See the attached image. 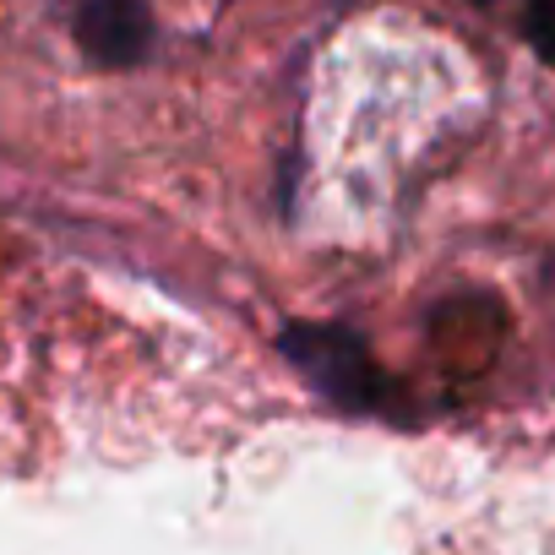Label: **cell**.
Wrapping results in <instances>:
<instances>
[{
  "label": "cell",
  "instance_id": "3",
  "mask_svg": "<svg viewBox=\"0 0 555 555\" xmlns=\"http://www.w3.org/2000/svg\"><path fill=\"white\" fill-rule=\"evenodd\" d=\"M528 44L544 66H555V0H528Z\"/></svg>",
  "mask_w": 555,
  "mask_h": 555
},
{
  "label": "cell",
  "instance_id": "1",
  "mask_svg": "<svg viewBox=\"0 0 555 555\" xmlns=\"http://www.w3.org/2000/svg\"><path fill=\"white\" fill-rule=\"evenodd\" d=\"M284 344H289V354L333 392V398H344V403H376L382 392V382H376V371H371V354H365V344L354 338V333H338V327H289L284 333Z\"/></svg>",
  "mask_w": 555,
  "mask_h": 555
},
{
  "label": "cell",
  "instance_id": "2",
  "mask_svg": "<svg viewBox=\"0 0 555 555\" xmlns=\"http://www.w3.org/2000/svg\"><path fill=\"white\" fill-rule=\"evenodd\" d=\"M77 39L99 66H137L153 44V17L142 0H88L77 17Z\"/></svg>",
  "mask_w": 555,
  "mask_h": 555
},
{
  "label": "cell",
  "instance_id": "4",
  "mask_svg": "<svg viewBox=\"0 0 555 555\" xmlns=\"http://www.w3.org/2000/svg\"><path fill=\"white\" fill-rule=\"evenodd\" d=\"M479 7H485V0H479Z\"/></svg>",
  "mask_w": 555,
  "mask_h": 555
}]
</instances>
